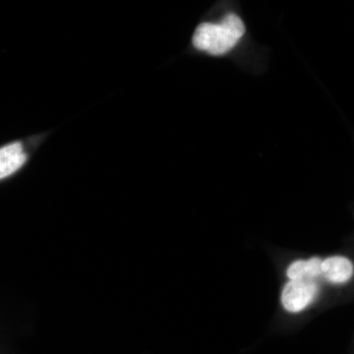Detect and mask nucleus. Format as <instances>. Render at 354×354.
I'll use <instances>...</instances> for the list:
<instances>
[{"label": "nucleus", "mask_w": 354, "mask_h": 354, "mask_svg": "<svg viewBox=\"0 0 354 354\" xmlns=\"http://www.w3.org/2000/svg\"><path fill=\"white\" fill-rule=\"evenodd\" d=\"M319 292L320 286L317 279L288 281L281 290V306L288 313H301L315 302Z\"/></svg>", "instance_id": "obj_2"}, {"label": "nucleus", "mask_w": 354, "mask_h": 354, "mask_svg": "<svg viewBox=\"0 0 354 354\" xmlns=\"http://www.w3.org/2000/svg\"><path fill=\"white\" fill-rule=\"evenodd\" d=\"M321 276H322V259L319 257L293 261L286 269V277L290 281L304 279H317Z\"/></svg>", "instance_id": "obj_5"}, {"label": "nucleus", "mask_w": 354, "mask_h": 354, "mask_svg": "<svg viewBox=\"0 0 354 354\" xmlns=\"http://www.w3.org/2000/svg\"><path fill=\"white\" fill-rule=\"evenodd\" d=\"M245 32L241 17L228 13L221 23H202L198 26L192 41L197 50L212 55H221L234 48Z\"/></svg>", "instance_id": "obj_1"}, {"label": "nucleus", "mask_w": 354, "mask_h": 354, "mask_svg": "<svg viewBox=\"0 0 354 354\" xmlns=\"http://www.w3.org/2000/svg\"><path fill=\"white\" fill-rule=\"evenodd\" d=\"M354 266L346 256H330L322 260V276L332 285L341 286L353 279Z\"/></svg>", "instance_id": "obj_3"}, {"label": "nucleus", "mask_w": 354, "mask_h": 354, "mask_svg": "<svg viewBox=\"0 0 354 354\" xmlns=\"http://www.w3.org/2000/svg\"><path fill=\"white\" fill-rule=\"evenodd\" d=\"M26 155L20 143L0 149V179L11 176L25 164Z\"/></svg>", "instance_id": "obj_4"}]
</instances>
